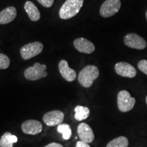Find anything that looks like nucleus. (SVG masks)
I'll use <instances>...</instances> for the list:
<instances>
[{
	"label": "nucleus",
	"mask_w": 147,
	"mask_h": 147,
	"mask_svg": "<svg viewBox=\"0 0 147 147\" xmlns=\"http://www.w3.org/2000/svg\"><path fill=\"white\" fill-rule=\"evenodd\" d=\"M64 119V114L61 110H53L44 115L43 121L48 126L59 125Z\"/></svg>",
	"instance_id": "obj_8"
},
{
	"label": "nucleus",
	"mask_w": 147,
	"mask_h": 147,
	"mask_svg": "<svg viewBox=\"0 0 147 147\" xmlns=\"http://www.w3.org/2000/svg\"><path fill=\"white\" fill-rule=\"evenodd\" d=\"M17 15V11L13 6L7 7L0 12V25H5L13 21Z\"/></svg>",
	"instance_id": "obj_14"
},
{
	"label": "nucleus",
	"mask_w": 147,
	"mask_h": 147,
	"mask_svg": "<svg viewBox=\"0 0 147 147\" xmlns=\"http://www.w3.org/2000/svg\"><path fill=\"white\" fill-rule=\"evenodd\" d=\"M47 67L46 65L36 63L32 67H29L24 71V76L29 80H37L47 76Z\"/></svg>",
	"instance_id": "obj_4"
},
{
	"label": "nucleus",
	"mask_w": 147,
	"mask_h": 147,
	"mask_svg": "<svg viewBox=\"0 0 147 147\" xmlns=\"http://www.w3.org/2000/svg\"><path fill=\"white\" fill-rule=\"evenodd\" d=\"M74 46L79 52L85 54H91L95 49L93 43L84 38H79L75 40L74 41Z\"/></svg>",
	"instance_id": "obj_10"
},
{
	"label": "nucleus",
	"mask_w": 147,
	"mask_h": 147,
	"mask_svg": "<svg viewBox=\"0 0 147 147\" xmlns=\"http://www.w3.org/2000/svg\"><path fill=\"white\" fill-rule=\"evenodd\" d=\"M123 42L127 47L138 50H144L147 45L144 38L134 33L127 34L125 36Z\"/></svg>",
	"instance_id": "obj_7"
},
{
	"label": "nucleus",
	"mask_w": 147,
	"mask_h": 147,
	"mask_svg": "<svg viewBox=\"0 0 147 147\" xmlns=\"http://www.w3.org/2000/svg\"><path fill=\"white\" fill-rule=\"evenodd\" d=\"M146 20H147V11H146Z\"/></svg>",
	"instance_id": "obj_25"
},
{
	"label": "nucleus",
	"mask_w": 147,
	"mask_h": 147,
	"mask_svg": "<svg viewBox=\"0 0 147 147\" xmlns=\"http://www.w3.org/2000/svg\"><path fill=\"white\" fill-rule=\"evenodd\" d=\"M136 104L135 98L131 97L130 93L125 90L121 91L117 95V105L121 112L127 113L133 109Z\"/></svg>",
	"instance_id": "obj_3"
},
{
	"label": "nucleus",
	"mask_w": 147,
	"mask_h": 147,
	"mask_svg": "<svg viewBox=\"0 0 147 147\" xmlns=\"http://www.w3.org/2000/svg\"><path fill=\"white\" fill-rule=\"evenodd\" d=\"M37 1L45 8H51L54 3V0H37Z\"/></svg>",
	"instance_id": "obj_22"
},
{
	"label": "nucleus",
	"mask_w": 147,
	"mask_h": 147,
	"mask_svg": "<svg viewBox=\"0 0 147 147\" xmlns=\"http://www.w3.org/2000/svg\"><path fill=\"white\" fill-rule=\"evenodd\" d=\"M121 6L120 0H106L101 6L100 14L104 18L110 17L119 12Z\"/></svg>",
	"instance_id": "obj_6"
},
{
	"label": "nucleus",
	"mask_w": 147,
	"mask_h": 147,
	"mask_svg": "<svg viewBox=\"0 0 147 147\" xmlns=\"http://www.w3.org/2000/svg\"><path fill=\"white\" fill-rule=\"evenodd\" d=\"M57 131L59 133L62 134L63 138L65 140H68L71 136V129L69 125L63 123L58 125Z\"/></svg>",
	"instance_id": "obj_19"
},
{
	"label": "nucleus",
	"mask_w": 147,
	"mask_h": 147,
	"mask_svg": "<svg viewBox=\"0 0 147 147\" xmlns=\"http://www.w3.org/2000/svg\"><path fill=\"white\" fill-rule=\"evenodd\" d=\"M76 147H91L89 144L87 142H84L83 141H78L76 143Z\"/></svg>",
	"instance_id": "obj_23"
},
{
	"label": "nucleus",
	"mask_w": 147,
	"mask_h": 147,
	"mask_svg": "<svg viewBox=\"0 0 147 147\" xmlns=\"http://www.w3.org/2000/svg\"><path fill=\"white\" fill-rule=\"evenodd\" d=\"M83 1L84 0H66L60 8L59 17L61 19L67 20L75 16L80 12Z\"/></svg>",
	"instance_id": "obj_1"
},
{
	"label": "nucleus",
	"mask_w": 147,
	"mask_h": 147,
	"mask_svg": "<svg viewBox=\"0 0 147 147\" xmlns=\"http://www.w3.org/2000/svg\"><path fill=\"white\" fill-rule=\"evenodd\" d=\"M24 8H25V12H27L29 18H30L31 21H38L40 18V11L38 10L36 5L34 4L32 1H27L25 2L24 5Z\"/></svg>",
	"instance_id": "obj_15"
},
{
	"label": "nucleus",
	"mask_w": 147,
	"mask_h": 147,
	"mask_svg": "<svg viewBox=\"0 0 147 147\" xmlns=\"http://www.w3.org/2000/svg\"><path fill=\"white\" fill-rule=\"evenodd\" d=\"M10 60L8 57L3 53H0V69H7L10 65Z\"/></svg>",
	"instance_id": "obj_20"
},
{
	"label": "nucleus",
	"mask_w": 147,
	"mask_h": 147,
	"mask_svg": "<svg viewBox=\"0 0 147 147\" xmlns=\"http://www.w3.org/2000/svg\"><path fill=\"white\" fill-rule=\"evenodd\" d=\"M42 125L40 121L36 120H27L23 123L21 129L23 131L29 135H36L42 131Z\"/></svg>",
	"instance_id": "obj_11"
},
{
	"label": "nucleus",
	"mask_w": 147,
	"mask_h": 147,
	"mask_svg": "<svg viewBox=\"0 0 147 147\" xmlns=\"http://www.w3.org/2000/svg\"><path fill=\"white\" fill-rule=\"evenodd\" d=\"M146 104H147V96L146 97Z\"/></svg>",
	"instance_id": "obj_26"
},
{
	"label": "nucleus",
	"mask_w": 147,
	"mask_h": 147,
	"mask_svg": "<svg viewBox=\"0 0 147 147\" xmlns=\"http://www.w3.org/2000/svg\"><path fill=\"white\" fill-rule=\"evenodd\" d=\"M44 46L40 42H34L23 46L20 50L22 58L24 60H29L40 55L43 51Z\"/></svg>",
	"instance_id": "obj_5"
},
{
	"label": "nucleus",
	"mask_w": 147,
	"mask_h": 147,
	"mask_svg": "<svg viewBox=\"0 0 147 147\" xmlns=\"http://www.w3.org/2000/svg\"><path fill=\"white\" fill-rule=\"evenodd\" d=\"M17 141L16 136L12 135L10 132H5L0 139V147H13V144Z\"/></svg>",
	"instance_id": "obj_16"
},
{
	"label": "nucleus",
	"mask_w": 147,
	"mask_h": 147,
	"mask_svg": "<svg viewBox=\"0 0 147 147\" xmlns=\"http://www.w3.org/2000/svg\"><path fill=\"white\" fill-rule=\"evenodd\" d=\"M128 145L129 141L126 137L119 136L110 141L106 147H127Z\"/></svg>",
	"instance_id": "obj_18"
},
{
	"label": "nucleus",
	"mask_w": 147,
	"mask_h": 147,
	"mask_svg": "<svg viewBox=\"0 0 147 147\" xmlns=\"http://www.w3.org/2000/svg\"><path fill=\"white\" fill-rule=\"evenodd\" d=\"M74 118L76 121H81L87 119L89 117L90 110L87 107L82 106H77L74 108Z\"/></svg>",
	"instance_id": "obj_17"
},
{
	"label": "nucleus",
	"mask_w": 147,
	"mask_h": 147,
	"mask_svg": "<svg viewBox=\"0 0 147 147\" xmlns=\"http://www.w3.org/2000/svg\"><path fill=\"white\" fill-rule=\"evenodd\" d=\"M78 136L80 140L84 142L91 143L94 140V133L89 125L84 123L79 124L77 128Z\"/></svg>",
	"instance_id": "obj_12"
},
{
	"label": "nucleus",
	"mask_w": 147,
	"mask_h": 147,
	"mask_svg": "<svg viewBox=\"0 0 147 147\" xmlns=\"http://www.w3.org/2000/svg\"><path fill=\"white\" fill-rule=\"evenodd\" d=\"M138 67L140 70L147 75V60L142 59L140 61L138 64Z\"/></svg>",
	"instance_id": "obj_21"
},
{
	"label": "nucleus",
	"mask_w": 147,
	"mask_h": 147,
	"mask_svg": "<svg viewBox=\"0 0 147 147\" xmlns=\"http://www.w3.org/2000/svg\"><path fill=\"white\" fill-rule=\"evenodd\" d=\"M115 69L117 74L122 77H125V78H134L137 74V71L135 67L131 64L126 63V62L117 63L115 66Z\"/></svg>",
	"instance_id": "obj_9"
},
{
	"label": "nucleus",
	"mask_w": 147,
	"mask_h": 147,
	"mask_svg": "<svg viewBox=\"0 0 147 147\" xmlns=\"http://www.w3.org/2000/svg\"><path fill=\"white\" fill-rule=\"evenodd\" d=\"M59 69L61 76L68 82H72L76 78V72L69 67L66 60H61L59 63Z\"/></svg>",
	"instance_id": "obj_13"
},
{
	"label": "nucleus",
	"mask_w": 147,
	"mask_h": 147,
	"mask_svg": "<svg viewBox=\"0 0 147 147\" xmlns=\"http://www.w3.org/2000/svg\"><path fill=\"white\" fill-rule=\"evenodd\" d=\"M45 147H63L61 144H59V143H56V142H53V143H50L47 146H45Z\"/></svg>",
	"instance_id": "obj_24"
},
{
	"label": "nucleus",
	"mask_w": 147,
	"mask_h": 147,
	"mask_svg": "<svg viewBox=\"0 0 147 147\" xmlns=\"http://www.w3.org/2000/svg\"><path fill=\"white\" fill-rule=\"evenodd\" d=\"M100 74L98 67L95 65H89L84 67L79 73L78 80L82 87L89 88Z\"/></svg>",
	"instance_id": "obj_2"
}]
</instances>
